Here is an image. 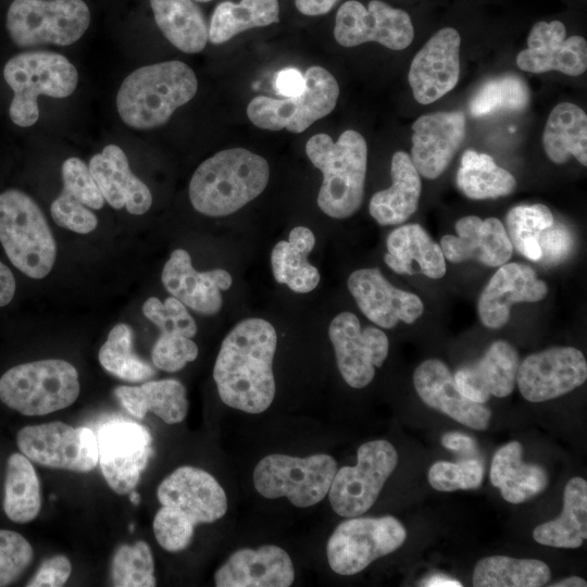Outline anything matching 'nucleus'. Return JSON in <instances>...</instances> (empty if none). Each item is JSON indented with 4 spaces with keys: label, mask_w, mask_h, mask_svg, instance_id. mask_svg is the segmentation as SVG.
<instances>
[{
    "label": "nucleus",
    "mask_w": 587,
    "mask_h": 587,
    "mask_svg": "<svg viewBox=\"0 0 587 587\" xmlns=\"http://www.w3.org/2000/svg\"><path fill=\"white\" fill-rule=\"evenodd\" d=\"M276 330L266 320L246 319L230 329L213 369L218 396L226 405L251 414L270 408L276 390Z\"/></svg>",
    "instance_id": "1"
},
{
    "label": "nucleus",
    "mask_w": 587,
    "mask_h": 587,
    "mask_svg": "<svg viewBox=\"0 0 587 587\" xmlns=\"http://www.w3.org/2000/svg\"><path fill=\"white\" fill-rule=\"evenodd\" d=\"M268 177L263 157L243 148L222 150L197 167L189 183V199L204 215L226 216L261 195Z\"/></svg>",
    "instance_id": "2"
},
{
    "label": "nucleus",
    "mask_w": 587,
    "mask_h": 587,
    "mask_svg": "<svg viewBox=\"0 0 587 587\" xmlns=\"http://www.w3.org/2000/svg\"><path fill=\"white\" fill-rule=\"evenodd\" d=\"M198 89L195 72L182 61L141 66L122 83L116 109L132 128L146 130L164 125L176 109L189 102Z\"/></svg>",
    "instance_id": "3"
},
{
    "label": "nucleus",
    "mask_w": 587,
    "mask_h": 587,
    "mask_svg": "<svg viewBox=\"0 0 587 587\" xmlns=\"http://www.w3.org/2000/svg\"><path fill=\"white\" fill-rule=\"evenodd\" d=\"M305 153L323 174L319 208L333 218L353 215L364 196L367 166L364 137L353 129L345 130L337 141L327 134H316L307 141Z\"/></svg>",
    "instance_id": "4"
},
{
    "label": "nucleus",
    "mask_w": 587,
    "mask_h": 587,
    "mask_svg": "<svg viewBox=\"0 0 587 587\" xmlns=\"http://www.w3.org/2000/svg\"><path fill=\"white\" fill-rule=\"evenodd\" d=\"M0 242L11 263L30 278L41 279L53 267L57 245L46 216L21 190L0 193Z\"/></svg>",
    "instance_id": "5"
},
{
    "label": "nucleus",
    "mask_w": 587,
    "mask_h": 587,
    "mask_svg": "<svg viewBox=\"0 0 587 587\" xmlns=\"http://www.w3.org/2000/svg\"><path fill=\"white\" fill-rule=\"evenodd\" d=\"M3 77L13 91L10 118L21 127L37 122L40 95L66 98L78 83L77 70L68 59L47 50L25 51L12 57L4 65Z\"/></svg>",
    "instance_id": "6"
},
{
    "label": "nucleus",
    "mask_w": 587,
    "mask_h": 587,
    "mask_svg": "<svg viewBox=\"0 0 587 587\" xmlns=\"http://www.w3.org/2000/svg\"><path fill=\"white\" fill-rule=\"evenodd\" d=\"M80 385L74 365L60 359L18 364L0 378V400L24 415H46L73 404Z\"/></svg>",
    "instance_id": "7"
},
{
    "label": "nucleus",
    "mask_w": 587,
    "mask_h": 587,
    "mask_svg": "<svg viewBox=\"0 0 587 587\" xmlns=\"http://www.w3.org/2000/svg\"><path fill=\"white\" fill-rule=\"evenodd\" d=\"M337 470L336 460L326 453L305 458L272 453L254 467L253 485L264 498L286 497L295 507L308 508L327 496Z\"/></svg>",
    "instance_id": "8"
},
{
    "label": "nucleus",
    "mask_w": 587,
    "mask_h": 587,
    "mask_svg": "<svg viewBox=\"0 0 587 587\" xmlns=\"http://www.w3.org/2000/svg\"><path fill=\"white\" fill-rule=\"evenodd\" d=\"M90 24V11L83 0H14L5 26L18 47L70 46Z\"/></svg>",
    "instance_id": "9"
},
{
    "label": "nucleus",
    "mask_w": 587,
    "mask_h": 587,
    "mask_svg": "<svg viewBox=\"0 0 587 587\" xmlns=\"http://www.w3.org/2000/svg\"><path fill=\"white\" fill-rule=\"evenodd\" d=\"M304 89L295 97H254L247 107L250 122L262 129L285 128L299 134L315 121L328 115L335 109L339 97L336 78L322 66H311L304 74Z\"/></svg>",
    "instance_id": "10"
},
{
    "label": "nucleus",
    "mask_w": 587,
    "mask_h": 587,
    "mask_svg": "<svg viewBox=\"0 0 587 587\" xmlns=\"http://www.w3.org/2000/svg\"><path fill=\"white\" fill-rule=\"evenodd\" d=\"M405 539L404 526L391 515L347 517L328 538L327 561L335 573L354 575L399 549Z\"/></svg>",
    "instance_id": "11"
},
{
    "label": "nucleus",
    "mask_w": 587,
    "mask_h": 587,
    "mask_svg": "<svg viewBox=\"0 0 587 587\" xmlns=\"http://www.w3.org/2000/svg\"><path fill=\"white\" fill-rule=\"evenodd\" d=\"M398 464V453L387 440L361 445L354 466L336 471L328 498L335 513L344 517L360 516L377 500L386 480Z\"/></svg>",
    "instance_id": "12"
},
{
    "label": "nucleus",
    "mask_w": 587,
    "mask_h": 587,
    "mask_svg": "<svg viewBox=\"0 0 587 587\" xmlns=\"http://www.w3.org/2000/svg\"><path fill=\"white\" fill-rule=\"evenodd\" d=\"M16 441L26 458L47 467L87 473L98 464L97 436L89 427L62 422L28 425Z\"/></svg>",
    "instance_id": "13"
},
{
    "label": "nucleus",
    "mask_w": 587,
    "mask_h": 587,
    "mask_svg": "<svg viewBox=\"0 0 587 587\" xmlns=\"http://www.w3.org/2000/svg\"><path fill=\"white\" fill-rule=\"evenodd\" d=\"M98 463L109 487L118 495L130 492L153 454L152 437L130 421H111L97 432Z\"/></svg>",
    "instance_id": "14"
},
{
    "label": "nucleus",
    "mask_w": 587,
    "mask_h": 587,
    "mask_svg": "<svg viewBox=\"0 0 587 587\" xmlns=\"http://www.w3.org/2000/svg\"><path fill=\"white\" fill-rule=\"evenodd\" d=\"M334 37L342 47L378 42L391 50H403L414 38L410 15L380 0L367 8L357 0L344 2L336 13Z\"/></svg>",
    "instance_id": "15"
},
{
    "label": "nucleus",
    "mask_w": 587,
    "mask_h": 587,
    "mask_svg": "<svg viewBox=\"0 0 587 587\" xmlns=\"http://www.w3.org/2000/svg\"><path fill=\"white\" fill-rule=\"evenodd\" d=\"M328 336L344 380L357 389L367 386L388 355L386 334L373 326L362 329L359 319L345 311L332 320Z\"/></svg>",
    "instance_id": "16"
},
{
    "label": "nucleus",
    "mask_w": 587,
    "mask_h": 587,
    "mask_svg": "<svg viewBox=\"0 0 587 587\" xmlns=\"http://www.w3.org/2000/svg\"><path fill=\"white\" fill-rule=\"evenodd\" d=\"M587 362L574 347H553L529 354L519 364L516 384L530 402L563 396L585 383Z\"/></svg>",
    "instance_id": "17"
},
{
    "label": "nucleus",
    "mask_w": 587,
    "mask_h": 587,
    "mask_svg": "<svg viewBox=\"0 0 587 587\" xmlns=\"http://www.w3.org/2000/svg\"><path fill=\"white\" fill-rule=\"evenodd\" d=\"M460 43L458 30L445 27L415 54L408 79L419 103L429 104L455 87L460 76Z\"/></svg>",
    "instance_id": "18"
},
{
    "label": "nucleus",
    "mask_w": 587,
    "mask_h": 587,
    "mask_svg": "<svg viewBox=\"0 0 587 587\" xmlns=\"http://www.w3.org/2000/svg\"><path fill=\"white\" fill-rule=\"evenodd\" d=\"M347 285L362 313L379 327L412 324L424 312L419 296L395 287L376 267L352 272Z\"/></svg>",
    "instance_id": "19"
},
{
    "label": "nucleus",
    "mask_w": 587,
    "mask_h": 587,
    "mask_svg": "<svg viewBox=\"0 0 587 587\" xmlns=\"http://www.w3.org/2000/svg\"><path fill=\"white\" fill-rule=\"evenodd\" d=\"M157 497L162 505L174 507L195 526L220 520L228 505L226 494L215 477L193 466L173 471L159 485Z\"/></svg>",
    "instance_id": "20"
},
{
    "label": "nucleus",
    "mask_w": 587,
    "mask_h": 587,
    "mask_svg": "<svg viewBox=\"0 0 587 587\" xmlns=\"http://www.w3.org/2000/svg\"><path fill=\"white\" fill-rule=\"evenodd\" d=\"M516 64L530 73L559 71L578 76L587 68V42L580 36L566 38L560 21H541L532 27L527 48L517 54Z\"/></svg>",
    "instance_id": "21"
},
{
    "label": "nucleus",
    "mask_w": 587,
    "mask_h": 587,
    "mask_svg": "<svg viewBox=\"0 0 587 587\" xmlns=\"http://www.w3.org/2000/svg\"><path fill=\"white\" fill-rule=\"evenodd\" d=\"M465 124L460 111L425 114L413 123L411 160L420 175L435 179L444 173L464 140Z\"/></svg>",
    "instance_id": "22"
},
{
    "label": "nucleus",
    "mask_w": 587,
    "mask_h": 587,
    "mask_svg": "<svg viewBox=\"0 0 587 587\" xmlns=\"http://www.w3.org/2000/svg\"><path fill=\"white\" fill-rule=\"evenodd\" d=\"M161 280L171 296L195 312L209 316L220 312L223 304L221 290H227L233 284L232 275L223 268L196 271L184 249L171 253Z\"/></svg>",
    "instance_id": "23"
},
{
    "label": "nucleus",
    "mask_w": 587,
    "mask_h": 587,
    "mask_svg": "<svg viewBox=\"0 0 587 587\" xmlns=\"http://www.w3.org/2000/svg\"><path fill=\"white\" fill-rule=\"evenodd\" d=\"M547 294V284L537 278L532 267L520 263H504L479 296L477 303L479 319L486 327L500 328L509 321L513 304L537 302Z\"/></svg>",
    "instance_id": "24"
},
{
    "label": "nucleus",
    "mask_w": 587,
    "mask_h": 587,
    "mask_svg": "<svg viewBox=\"0 0 587 587\" xmlns=\"http://www.w3.org/2000/svg\"><path fill=\"white\" fill-rule=\"evenodd\" d=\"M413 384L422 401L429 408L471 428L484 430L488 427L491 411L460 392L453 375L442 361L428 359L422 362L414 371Z\"/></svg>",
    "instance_id": "25"
},
{
    "label": "nucleus",
    "mask_w": 587,
    "mask_h": 587,
    "mask_svg": "<svg viewBox=\"0 0 587 587\" xmlns=\"http://www.w3.org/2000/svg\"><path fill=\"white\" fill-rule=\"evenodd\" d=\"M294 579L289 554L275 545L239 549L214 574L217 587H288Z\"/></svg>",
    "instance_id": "26"
},
{
    "label": "nucleus",
    "mask_w": 587,
    "mask_h": 587,
    "mask_svg": "<svg viewBox=\"0 0 587 587\" xmlns=\"http://www.w3.org/2000/svg\"><path fill=\"white\" fill-rule=\"evenodd\" d=\"M62 182L63 189L51 203L52 220L74 233H91L98 225L91 209H102L104 198L89 167L78 158L66 159L62 164Z\"/></svg>",
    "instance_id": "27"
},
{
    "label": "nucleus",
    "mask_w": 587,
    "mask_h": 587,
    "mask_svg": "<svg viewBox=\"0 0 587 587\" xmlns=\"http://www.w3.org/2000/svg\"><path fill=\"white\" fill-rule=\"evenodd\" d=\"M455 232L458 236L445 235L439 245L445 259L452 263L475 260L488 266H501L512 255L513 246L502 222L496 217H461Z\"/></svg>",
    "instance_id": "28"
},
{
    "label": "nucleus",
    "mask_w": 587,
    "mask_h": 587,
    "mask_svg": "<svg viewBox=\"0 0 587 587\" xmlns=\"http://www.w3.org/2000/svg\"><path fill=\"white\" fill-rule=\"evenodd\" d=\"M519 364L515 348L498 340L477 362L459 369L453 378L465 398L484 404L490 396L504 398L513 391Z\"/></svg>",
    "instance_id": "29"
},
{
    "label": "nucleus",
    "mask_w": 587,
    "mask_h": 587,
    "mask_svg": "<svg viewBox=\"0 0 587 587\" xmlns=\"http://www.w3.org/2000/svg\"><path fill=\"white\" fill-rule=\"evenodd\" d=\"M89 171L102 195L112 208H125L128 213L141 215L152 204L148 186L136 177L124 151L116 145H108L101 153L89 161Z\"/></svg>",
    "instance_id": "30"
},
{
    "label": "nucleus",
    "mask_w": 587,
    "mask_h": 587,
    "mask_svg": "<svg viewBox=\"0 0 587 587\" xmlns=\"http://www.w3.org/2000/svg\"><path fill=\"white\" fill-rule=\"evenodd\" d=\"M385 263L398 274H423L438 279L446 274L442 250L419 224L401 225L387 237Z\"/></svg>",
    "instance_id": "31"
},
{
    "label": "nucleus",
    "mask_w": 587,
    "mask_h": 587,
    "mask_svg": "<svg viewBox=\"0 0 587 587\" xmlns=\"http://www.w3.org/2000/svg\"><path fill=\"white\" fill-rule=\"evenodd\" d=\"M390 175L391 186L374 193L369 204L371 216L380 225L404 223L417 210L422 191L420 174L407 152H395Z\"/></svg>",
    "instance_id": "32"
},
{
    "label": "nucleus",
    "mask_w": 587,
    "mask_h": 587,
    "mask_svg": "<svg viewBox=\"0 0 587 587\" xmlns=\"http://www.w3.org/2000/svg\"><path fill=\"white\" fill-rule=\"evenodd\" d=\"M114 395L133 416L154 413L166 424L184 421L188 411L185 386L177 379L147 380L139 386H118Z\"/></svg>",
    "instance_id": "33"
},
{
    "label": "nucleus",
    "mask_w": 587,
    "mask_h": 587,
    "mask_svg": "<svg viewBox=\"0 0 587 587\" xmlns=\"http://www.w3.org/2000/svg\"><path fill=\"white\" fill-rule=\"evenodd\" d=\"M523 448L511 441L495 453L489 478L500 489L502 498L510 503H522L540 494L548 485V474L537 464H526Z\"/></svg>",
    "instance_id": "34"
},
{
    "label": "nucleus",
    "mask_w": 587,
    "mask_h": 587,
    "mask_svg": "<svg viewBox=\"0 0 587 587\" xmlns=\"http://www.w3.org/2000/svg\"><path fill=\"white\" fill-rule=\"evenodd\" d=\"M314 245L315 237L311 229L304 226L292 228L288 240H280L272 250L271 265L275 280L298 294L312 291L320 283L317 268L308 261Z\"/></svg>",
    "instance_id": "35"
},
{
    "label": "nucleus",
    "mask_w": 587,
    "mask_h": 587,
    "mask_svg": "<svg viewBox=\"0 0 587 587\" xmlns=\"http://www.w3.org/2000/svg\"><path fill=\"white\" fill-rule=\"evenodd\" d=\"M164 37L185 53H198L209 41V25L193 0H150Z\"/></svg>",
    "instance_id": "36"
},
{
    "label": "nucleus",
    "mask_w": 587,
    "mask_h": 587,
    "mask_svg": "<svg viewBox=\"0 0 587 587\" xmlns=\"http://www.w3.org/2000/svg\"><path fill=\"white\" fill-rule=\"evenodd\" d=\"M533 538L540 545L555 548H578L587 538V482L571 478L563 495L559 517L538 525Z\"/></svg>",
    "instance_id": "37"
},
{
    "label": "nucleus",
    "mask_w": 587,
    "mask_h": 587,
    "mask_svg": "<svg viewBox=\"0 0 587 587\" xmlns=\"http://www.w3.org/2000/svg\"><path fill=\"white\" fill-rule=\"evenodd\" d=\"M542 143L548 158L563 164L573 155L587 165V115L578 105L562 102L548 116Z\"/></svg>",
    "instance_id": "38"
},
{
    "label": "nucleus",
    "mask_w": 587,
    "mask_h": 587,
    "mask_svg": "<svg viewBox=\"0 0 587 587\" xmlns=\"http://www.w3.org/2000/svg\"><path fill=\"white\" fill-rule=\"evenodd\" d=\"M279 21L278 0H240L220 2L210 20L209 41L221 45L251 28Z\"/></svg>",
    "instance_id": "39"
},
{
    "label": "nucleus",
    "mask_w": 587,
    "mask_h": 587,
    "mask_svg": "<svg viewBox=\"0 0 587 587\" xmlns=\"http://www.w3.org/2000/svg\"><path fill=\"white\" fill-rule=\"evenodd\" d=\"M550 577L549 566L540 560L491 555L477 562L472 582L475 587H540Z\"/></svg>",
    "instance_id": "40"
},
{
    "label": "nucleus",
    "mask_w": 587,
    "mask_h": 587,
    "mask_svg": "<svg viewBox=\"0 0 587 587\" xmlns=\"http://www.w3.org/2000/svg\"><path fill=\"white\" fill-rule=\"evenodd\" d=\"M40 508L39 478L30 460L23 453L11 454L4 479V513L15 523H27L37 517Z\"/></svg>",
    "instance_id": "41"
},
{
    "label": "nucleus",
    "mask_w": 587,
    "mask_h": 587,
    "mask_svg": "<svg viewBox=\"0 0 587 587\" xmlns=\"http://www.w3.org/2000/svg\"><path fill=\"white\" fill-rule=\"evenodd\" d=\"M457 184L467 198L475 200L508 196L516 186L510 172L498 166L490 155L474 150L464 151Z\"/></svg>",
    "instance_id": "42"
},
{
    "label": "nucleus",
    "mask_w": 587,
    "mask_h": 587,
    "mask_svg": "<svg viewBox=\"0 0 587 587\" xmlns=\"http://www.w3.org/2000/svg\"><path fill=\"white\" fill-rule=\"evenodd\" d=\"M133 344L132 327L124 323L115 325L99 350V362L105 371L120 379L130 383L149 380L155 371L134 352Z\"/></svg>",
    "instance_id": "43"
},
{
    "label": "nucleus",
    "mask_w": 587,
    "mask_h": 587,
    "mask_svg": "<svg viewBox=\"0 0 587 587\" xmlns=\"http://www.w3.org/2000/svg\"><path fill=\"white\" fill-rule=\"evenodd\" d=\"M530 100L527 84L517 75L505 74L484 83L472 97L469 110L473 117L495 112L522 111Z\"/></svg>",
    "instance_id": "44"
},
{
    "label": "nucleus",
    "mask_w": 587,
    "mask_h": 587,
    "mask_svg": "<svg viewBox=\"0 0 587 587\" xmlns=\"http://www.w3.org/2000/svg\"><path fill=\"white\" fill-rule=\"evenodd\" d=\"M553 215L545 204H524L512 208L505 218L509 239L516 250L532 261H539L538 239L553 224Z\"/></svg>",
    "instance_id": "45"
},
{
    "label": "nucleus",
    "mask_w": 587,
    "mask_h": 587,
    "mask_svg": "<svg viewBox=\"0 0 587 587\" xmlns=\"http://www.w3.org/2000/svg\"><path fill=\"white\" fill-rule=\"evenodd\" d=\"M111 580L117 587H153V555L149 545L142 540L116 548L111 562Z\"/></svg>",
    "instance_id": "46"
},
{
    "label": "nucleus",
    "mask_w": 587,
    "mask_h": 587,
    "mask_svg": "<svg viewBox=\"0 0 587 587\" xmlns=\"http://www.w3.org/2000/svg\"><path fill=\"white\" fill-rule=\"evenodd\" d=\"M143 315L152 322L161 334H175L192 338L198 330L193 317L186 305L171 296L162 302L157 297L148 298L142 304Z\"/></svg>",
    "instance_id": "47"
},
{
    "label": "nucleus",
    "mask_w": 587,
    "mask_h": 587,
    "mask_svg": "<svg viewBox=\"0 0 587 587\" xmlns=\"http://www.w3.org/2000/svg\"><path fill=\"white\" fill-rule=\"evenodd\" d=\"M430 486L439 491L478 488L484 478V465L478 460L453 463L435 462L428 470Z\"/></svg>",
    "instance_id": "48"
},
{
    "label": "nucleus",
    "mask_w": 587,
    "mask_h": 587,
    "mask_svg": "<svg viewBox=\"0 0 587 587\" xmlns=\"http://www.w3.org/2000/svg\"><path fill=\"white\" fill-rule=\"evenodd\" d=\"M153 533L158 544L166 551L184 550L192 540L195 525L171 505H161L153 519Z\"/></svg>",
    "instance_id": "49"
},
{
    "label": "nucleus",
    "mask_w": 587,
    "mask_h": 587,
    "mask_svg": "<svg viewBox=\"0 0 587 587\" xmlns=\"http://www.w3.org/2000/svg\"><path fill=\"white\" fill-rule=\"evenodd\" d=\"M34 558L30 544L21 534L0 529V587L16 582Z\"/></svg>",
    "instance_id": "50"
},
{
    "label": "nucleus",
    "mask_w": 587,
    "mask_h": 587,
    "mask_svg": "<svg viewBox=\"0 0 587 587\" xmlns=\"http://www.w3.org/2000/svg\"><path fill=\"white\" fill-rule=\"evenodd\" d=\"M151 357L155 367L173 373L180 371L188 362L197 359L198 347L191 338L175 334H161L154 342Z\"/></svg>",
    "instance_id": "51"
},
{
    "label": "nucleus",
    "mask_w": 587,
    "mask_h": 587,
    "mask_svg": "<svg viewBox=\"0 0 587 587\" xmlns=\"http://www.w3.org/2000/svg\"><path fill=\"white\" fill-rule=\"evenodd\" d=\"M538 243L541 251L539 261L555 264L563 261L572 251L573 237L565 227L552 224L541 232Z\"/></svg>",
    "instance_id": "52"
},
{
    "label": "nucleus",
    "mask_w": 587,
    "mask_h": 587,
    "mask_svg": "<svg viewBox=\"0 0 587 587\" xmlns=\"http://www.w3.org/2000/svg\"><path fill=\"white\" fill-rule=\"evenodd\" d=\"M71 573V561L65 555L58 554L46 559L26 586L61 587L67 582Z\"/></svg>",
    "instance_id": "53"
},
{
    "label": "nucleus",
    "mask_w": 587,
    "mask_h": 587,
    "mask_svg": "<svg viewBox=\"0 0 587 587\" xmlns=\"http://www.w3.org/2000/svg\"><path fill=\"white\" fill-rule=\"evenodd\" d=\"M304 86V75L296 67H286L278 71L273 82L277 95L285 98L300 95Z\"/></svg>",
    "instance_id": "54"
},
{
    "label": "nucleus",
    "mask_w": 587,
    "mask_h": 587,
    "mask_svg": "<svg viewBox=\"0 0 587 587\" xmlns=\"http://www.w3.org/2000/svg\"><path fill=\"white\" fill-rule=\"evenodd\" d=\"M441 444L449 450L463 453H473L477 449L475 439L460 432L446 433L441 437Z\"/></svg>",
    "instance_id": "55"
},
{
    "label": "nucleus",
    "mask_w": 587,
    "mask_h": 587,
    "mask_svg": "<svg viewBox=\"0 0 587 587\" xmlns=\"http://www.w3.org/2000/svg\"><path fill=\"white\" fill-rule=\"evenodd\" d=\"M340 0H295L297 10L308 16L328 13Z\"/></svg>",
    "instance_id": "56"
},
{
    "label": "nucleus",
    "mask_w": 587,
    "mask_h": 587,
    "mask_svg": "<svg viewBox=\"0 0 587 587\" xmlns=\"http://www.w3.org/2000/svg\"><path fill=\"white\" fill-rule=\"evenodd\" d=\"M15 292V279L10 268L0 261V307L11 302Z\"/></svg>",
    "instance_id": "57"
},
{
    "label": "nucleus",
    "mask_w": 587,
    "mask_h": 587,
    "mask_svg": "<svg viewBox=\"0 0 587 587\" xmlns=\"http://www.w3.org/2000/svg\"><path fill=\"white\" fill-rule=\"evenodd\" d=\"M423 586L428 587H460L462 584L444 575H433L428 577Z\"/></svg>",
    "instance_id": "58"
},
{
    "label": "nucleus",
    "mask_w": 587,
    "mask_h": 587,
    "mask_svg": "<svg viewBox=\"0 0 587 587\" xmlns=\"http://www.w3.org/2000/svg\"><path fill=\"white\" fill-rule=\"evenodd\" d=\"M552 587H586V580L578 576H571L564 578L555 584L550 585Z\"/></svg>",
    "instance_id": "59"
},
{
    "label": "nucleus",
    "mask_w": 587,
    "mask_h": 587,
    "mask_svg": "<svg viewBox=\"0 0 587 587\" xmlns=\"http://www.w3.org/2000/svg\"><path fill=\"white\" fill-rule=\"evenodd\" d=\"M129 500L132 501L133 504H138L139 501H140V496L138 492L136 491H133L129 496Z\"/></svg>",
    "instance_id": "60"
},
{
    "label": "nucleus",
    "mask_w": 587,
    "mask_h": 587,
    "mask_svg": "<svg viewBox=\"0 0 587 587\" xmlns=\"http://www.w3.org/2000/svg\"><path fill=\"white\" fill-rule=\"evenodd\" d=\"M193 1L203 3V2H210L212 0H193Z\"/></svg>",
    "instance_id": "61"
},
{
    "label": "nucleus",
    "mask_w": 587,
    "mask_h": 587,
    "mask_svg": "<svg viewBox=\"0 0 587 587\" xmlns=\"http://www.w3.org/2000/svg\"><path fill=\"white\" fill-rule=\"evenodd\" d=\"M129 529H130V532L134 530V525L133 524L129 526Z\"/></svg>",
    "instance_id": "62"
}]
</instances>
